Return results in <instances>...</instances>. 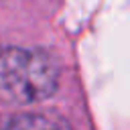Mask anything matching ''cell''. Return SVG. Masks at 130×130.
<instances>
[{"instance_id":"6da1fadb","label":"cell","mask_w":130,"mask_h":130,"mask_svg":"<svg viewBox=\"0 0 130 130\" xmlns=\"http://www.w3.org/2000/svg\"><path fill=\"white\" fill-rule=\"evenodd\" d=\"M59 87V65L43 49H0V89L18 104L49 100Z\"/></svg>"},{"instance_id":"7a4b0ae2","label":"cell","mask_w":130,"mask_h":130,"mask_svg":"<svg viewBox=\"0 0 130 130\" xmlns=\"http://www.w3.org/2000/svg\"><path fill=\"white\" fill-rule=\"evenodd\" d=\"M0 130H71L65 118L49 112H14L2 118Z\"/></svg>"}]
</instances>
